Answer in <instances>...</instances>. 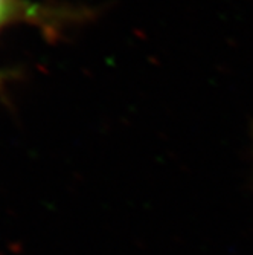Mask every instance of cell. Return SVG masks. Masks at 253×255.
Instances as JSON below:
<instances>
[{"mask_svg": "<svg viewBox=\"0 0 253 255\" xmlns=\"http://www.w3.org/2000/svg\"><path fill=\"white\" fill-rule=\"evenodd\" d=\"M15 11L14 0H0V26L11 18Z\"/></svg>", "mask_w": 253, "mask_h": 255, "instance_id": "cell-1", "label": "cell"}]
</instances>
